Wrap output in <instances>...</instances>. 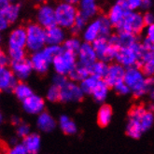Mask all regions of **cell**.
<instances>
[{
	"instance_id": "3",
	"label": "cell",
	"mask_w": 154,
	"mask_h": 154,
	"mask_svg": "<svg viewBox=\"0 0 154 154\" xmlns=\"http://www.w3.org/2000/svg\"><path fill=\"white\" fill-rule=\"evenodd\" d=\"M26 31V47L30 51L38 52L46 44L45 29L38 23H30L25 28Z\"/></svg>"
},
{
	"instance_id": "26",
	"label": "cell",
	"mask_w": 154,
	"mask_h": 154,
	"mask_svg": "<svg viewBox=\"0 0 154 154\" xmlns=\"http://www.w3.org/2000/svg\"><path fill=\"white\" fill-rule=\"evenodd\" d=\"M89 75L90 74H89L88 67H85L80 64H76L74 68L69 72L68 77L72 80H75V81L81 80L82 81L83 79L88 78Z\"/></svg>"
},
{
	"instance_id": "4",
	"label": "cell",
	"mask_w": 154,
	"mask_h": 154,
	"mask_svg": "<svg viewBox=\"0 0 154 154\" xmlns=\"http://www.w3.org/2000/svg\"><path fill=\"white\" fill-rule=\"evenodd\" d=\"M145 27L143 16L139 12L126 11L122 23L116 28L119 32H127L133 35H138Z\"/></svg>"
},
{
	"instance_id": "50",
	"label": "cell",
	"mask_w": 154,
	"mask_h": 154,
	"mask_svg": "<svg viewBox=\"0 0 154 154\" xmlns=\"http://www.w3.org/2000/svg\"><path fill=\"white\" fill-rule=\"evenodd\" d=\"M11 122H12L13 125H20L23 122H22V120L20 119L19 117L13 116V117L11 118Z\"/></svg>"
},
{
	"instance_id": "9",
	"label": "cell",
	"mask_w": 154,
	"mask_h": 154,
	"mask_svg": "<svg viewBox=\"0 0 154 154\" xmlns=\"http://www.w3.org/2000/svg\"><path fill=\"white\" fill-rule=\"evenodd\" d=\"M8 47L10 49L24 50L26 47V31L23 26L15 28L8 38Z\"/></svg>"
},
{
	"instance_id": "35",
	"label": "cell",
	"mask_w": 154,
	"mask_h": 154,
	"mask_svg": "<svg viewBox=\"0 0 154 154\" xmlns=\"http://www.w3.org/2000/svg\"><path fill=\"white\" fill-rule=\"evenodd\" d=\"M41 51L50 62H52L53 58L63 51V48H61L60 46H49Z\"/></svg>"
},
{
	"instance_id": "6",
	"label": "cell",
	"mask_w": 154,
	"mask_h": 154,
	"mask_svg": "<svg viewBox=\"0 0 154 154\" xmlns=\"http://www.w3.org/2000/svg\"><path fill=\"white\" fill-rule=\"evenodd\" d=\"M83 93L79 86L71 81L60 88V101L62 102H79L83 99Z\"/></svg>"
},
{
	"instance_id": "37",
	"label": "cell",
	"mask_w": 154,
	"mask_h": 154,
	"mask_svg": "<svg viewBox=\"0 0 154 154\" xmlns=\"http://www.w3.org/2000/svg\"><path fill=\"white\" fill-rule=\"evenodd\" d=\"M86 20L84 19V18L81 17L79 13L77 15V18L75 20V23L73 24V26L71 27V32L73 35H79L81 31H82V29L84 28V26L86 24Z\"/></svg>"
},
{
	"instance_id": "34",
	"label": "cell",
	"mask_w": 154,
	"mask_h": 154,
	"mask_svg": "<svg viewBox=\"0 0 154 154\" xmlns=\"http://www.w3.org/2000/svg\"><path fill=\"white\" fill-rule=\"evenodd\" d=\"M141 0H122L119 1V4L125 11H133L135 8L141 7Z\"/></svg>"
},
{
	"instance_id": "44",
	"label": "cell",
	"mask_w": 154,
	"mask_h": 154,
	"mask_svg": "<svg viewBox=\"0 0 154 154\" xmlns=\"http://www.w3.org/2000/svg\"><path fill=\"white\" fill-rule=\"evenodd\" d=\"M113 88L116 90V92H117L118 94H127L130 92L129 88L124 84L123 81H122V82H120L119 84H117V85L114 86Z\"/></svg>"
},
{
	"instance_id": "15",
	"label": "cell",
	"mask_w": 154,
	"mask_h": 154,
	"mask_svg": "<svg viewBox=\"0 0 154 154\" xmlns=\"http://www.w3.org/2000/svg\"><path fill=\"white\" fill-rule=\"evenodd\" d=\"M92 47L96 54V58L100 60V62L106 63L110 61L109 56H108L107 38L99 37L92 43Z\"/></svg>"
},
{
	"instance_id": "30",
	"label": "cell",
	"mask_w": 154,
	"mask_h": 154,
	"mask_svg": "<svg viewBox=\"0 0 154 154\" xmlns=\"http://www.w3.org/2000/svg\"><path fill=\"white\" fill-rule=\"evenodd\" d=\"M60 125L61 129L66 134H74L77 133V126L74 122H72L66 115L60 117Z\"/></svg>"
},
{
	"instance_id": "31",
	"label": "cell",
	"mask_w": 154,
	"mask_h": 154,
	"mask_svg": "<svg viewBox=\"0 0 154 154\" xmlns=\"http://www.w3.org/2000/svg\"><path fill=\"white\" fill-rule=\"evenodd\" d=\"M101 79H98L96 77L94 76H89L88 78H86L85 79H83L80 83V90L82 91L83 94H92L93 90L94 89L97 81Z\"/></svg>"
},
{
	"instance_id": "46",
	"label": "cell",
	"mask_w": 154,
	"mask_h": 154,
	"mask_svg": "<svg viewBox=\"0 0 154 154\" xmlns=\"http://www.w3.org/2000/svg\"><path fill=\"white\" fill-rule=\"evenodd\" d=\"M143 20H144V24L145 25H151L153 23V14L151 12H147L145 13L143 16Z\"/></svg>"
},
{
	"instance_id": "36",
	"label": "cell",
	"mask_w": 154,
	"mask_h": 154,
	"mask_svg": "<svg viewBox=\"0 0 154 154\" xmlns=\"http://www.w3.org/2000/svg\"><path fill=\"white\" fill-rule=\"evenodd\" d=\"M139 122H140V126H141L142 132H145L148 129H149L151 127L152 123H153V114H152V112L147 111L140 118Z\"/></svg>"
},
{
	"instance_id": "38",
	"label": "cell",
	"mask_w": 154,
	"mask_h": 154,
	"mask_svg": "<svg viewBox=\"0 0 154 154\" xmlns=\"http://www.w3.org/2000/svg\"><path fill=\"white\" fill-rule=\"evenodd\" d=\"M8 55H10V59H11V62H17V61H22L24 58H26V53L24 50L21 49H10L8 50Z\"/></svg>"
},
{
	"instance_id": "22",
	"label": "cell",
	"mask_w": 154,
	"mask_h": 154,
	"mask_svg": "<svg viewBox=\"0 0 154 154\" xmlns=\"http://www.w3.org/2000/svg\"><path fill=\"white\" fill-rule=\"evenodd\" d=\"M125 12L126 11L118 3L116 5H114L110 8L109 12H108V17H107V19L109 21L111 26L114 25L115 27H117L119 25L123 19Z\"/></svg>"
},
{
	"instance_id": "54",
	"label": "cell",
	"mask_w": 154,
	"mask_h": 154,
	"mask_svg": "<svg viewBox=\"0 0 154 154\" xmlns=\"http://www.w3.org/2000/svg\"><path fill=\"white\" fill-rule=\"evenodd\" d=\"M0 41H1V35H0Z\"/></svg>"
},
{
	"instance_id": "17",
	"label": "cell",
	"mask_w": 154,
	"mask_h": 154,
	"mask_svg": "<svg viewBox=\"0 0 154 154\" xmlns=\"http://www.w3.org/2000/svg\"><path fill=\"white\" fill-rule=\"evenodd\" d=\"M30 62L32 65V68H34L39 74L46 73L49 68L50 63H51L46 57H45V55L42 53L41 51L35 52L32 55Z\"/></svg>"
},
{
	"instance_id": "21",
	"label": "cell",
	"mask_w": 154,
	"mask_h": 154,
	"mask_svg": "<svg viewBox=\"0 0 154 154\" xmlns=\"http://www.w3.org/2000/svg\"><path fill=\"white\" fill-rule=\"evenodd\" d=\"M38 126L43 132H51L56 126L53 118L47 112H41L38 119Z\"/></svg>"
},
{
	"instance_id": "43",
	"label": "cell",
	"mask_w": 154,
	"mask_h": 154,
	"mask_svg": "<svg viewBox=\"0 0 154 154\" xmlns=\"http://www.w3.org/2000/svg\"><path fill=\"white\" fill-rule=\"evenodd\" d=\"M7 154H27V152L23 145H16L12 149H8Z\"/></svg>"
},
{
	"instance_id": "47",
	"label": "cell",
	"mask_w": 154,
	"mask_h": 154,
	"mask_svg": "<svg viewBox=\"0 0 154 154\" xmlns=\"http://www.w3.org/2000/svg\"><path fill=\"white\" fill-rule=\"evenodd\" d=\"M153 34H154V28H153V24H151L148 27L147 38L146 39H148L150 42H153Z\"/></svg>"
},
{
	"instance_id": "25",
	"label": "cell",
	"mask_w": 154,
	"mask_h": 154,
	"mask_svg": "<svg viewBox=\"0 0 154 154\" xmlns=\"http://www.w3.org/2000/svg\"><path fill=\"white\" fill-rule=\"evenodd\" d=\"M107 92H108V86L106 85V83L103 79H99L94 89L93 90L92 94L96 101L102 102L106 98Z\"/></svg>"
},
{
	"instance_id": "5",
	"label": "cell",
	"mask_w": 154,
	"mask_h": 154,
	"mask_svg": "<svg viewBox=\"0 0 154 154\" xmlns=\"http://www.w3.org/2000/svg\"><path fill=\"white\" fill-rule=\"evenodd\" d=\"M54 69L58 75H68L69 72L76 66V55L69 51H64L55 56L52 60Z\"/></svg>"
},
{
	"instance_id": "40",
	"label": "cell",
	"mask_w": 154,
	"mask_h": 154,
	"mask_svg": "<svg viewBox=\"0 0 154 154\" xmlns=\"http://www.w3.org/2000/svg\"><path fill=\"white\" fill-rule=\"evenodd\" d=\"M29 134H30V126L28 124L22 122L20 125H18V128H17V134H18V137L24 138Z\"/></svg>"
},
{
	"instance_id": "2",
	"label": "cell",
	"mask_w": 154,
	"mask_h": 154,
	"mask_svg": "<svg viewBox=\"0 0 154 154\" xmlns=\"http://www.w3.org/2000/svg\"><path fill=\"white\" fill-rule=\"evenodd\" d=\"M56 24L65 28H71L73 26L78 15L77 8L68 2L60 3L54 8Z\"/></svg>"
},
{
	"instance_id": "23",
	"label": "cell",
	"mask_w": 154,
	"mask_h": 154,
	"mask_svg": "<svg viewBox=\"0 0 154 154\" xmlns=\"http://www.w3.org/2000/svg\"><path fill=\"white\" fill-rule=\"evenodd\" d=\"M117 38L119 48H130L132 45L137 42V35L127 32H119L117 34Z\"/></svg>"
},
{
	"instance_id": "13",
	"label": "cell",
	"mask_w": 154,
	"mask_h": 154,
	"mask_svg": "<svg viewBox=\"0 0 154 154\" xmlns=\"http://www.w3.org/2000/svg\"><path fill=\"white\" fill-rule=\"evenodd\" d=\"M23 106L27 113L39 114L44 109L45 102L40 96L33 94L23 101Z\"/></svg>"
},
{
	"instance_id": "12",
	"label": "cell",
	"mask_w": 154,
	"mask_h": 154,
	"mask_svg": "<svg viewBox=\"0 0 154 154\" xmlns=\"http://www.w3.org/2000/svg\"><path fill=\"white\" fill-rule=\"evenodd\" d=\"M11 66L13 75L19 79H25L26 78H28L33 69L30 60L27 58H24L22 61L11 62Z\"/></svg>"
},
{
	"instance_id": "24",
	"label": "cell",
	"mask_w": 154,
	"mask_h": 154,
	"mask_svg": "<svg viewBox=\"0 0 154 154\" xmlns=\"http://www.w3.org/2000/svg\"><path fill=\"white\" fill-rule=\"evenodd\" d=\"M112 117V107L108 105H103L98 111L97 115V122L98 124L105 127L109 123Z\"/></svg>"
},
{
	"instance_id": "7",
	"label": "cell",
	"mask_w": 154,
	"mask_h": 154,
	"mask_svg": "<svg viewBox=\"0 0 154 154\" xmlns=\"http://www.w3.org/2000/svg\"><path fill=\"white\" fill-rule=\"evenodd\" d=\"M125 73V69L119 64H113L107 67L106 74L104 77V81L109 87H114L117 84L123 81V77Z\"/></svg>"
},
{
	"instance_id": "16",
	"label": "cell",
	"mask_w": 154,
	"mask_h": 154,
	"mask_svg": "<svg viewBox=\"0 0 154 154\" xmlns=\"http://www.w3.org/2000/svg\"><path fill=\"white\" fill-rule=\"evenodd\" d=\"M45 39L50 46H59L65 39V33L61 27L54 25L45 30Z\"/></svg>"
},
{
	"instance_id": "1",
	"label": "cell",
	"mask_w": 154,
	"mask_h": 154,
	"mask_svg": "<svg viewBox=\"0 0 154 154\" xmlns=\"http://www.w3.org/2000/svg\"><path fill=\"white\" fill-rule=\"evenodd\" d=\"M123 82L130 91H132L135 98L149 93V90L152 92L153 89L152 78L145 79L142 72L135 67H129L127 70H125Z\"/></svg>"
},
{
	"instance_id": "27",
	"label": "cell",
	"mask_w": 154,
	"mask_h": 154,
	"mask_svg": "<svg viewBox=\"0 0 154 154\" xmlns=\"http://www.w3.org/2000/svg\"><path fill=\"white\" fill-rule=\"evenodd\" d=\"M21 10V5L20 4H10L6 10L1 13V15L7 20L8 23H13L18 16H19Z\"/></svg>"
},
{
	"instance_id": "18",
	"label": "cell",
	"mask_w": 154,
	"mask_h": 154,
	"mask_svg": "<svg viewBox=\"0 0 154 154\" xmlns=\"http://www.w3.org/2000/svg\"><path fill=\"white\" fill-rule=\"evenodd\" d=\"M99 11V8L93 0H83L79 2V11L78 13L86 21L94 17Z\"/></svg>"
},
{
	"instance_id": "39",
	"label": "cell",
	"mask_w": 154,
	"mask_h": 154,
	"mask_svg": "<svg viewBox=\"0 0 154 154\" xmlns=\"http://www.w3.org/2000/svg\"><path fill=\"white\" fill-rule=\"evenodd\" d=\"M47 98L51 102H57L60 101V89L56 86L52 85L47 94Z\"/></svg>"
},
{
	"instance_id": "14",
	"label": "cell",
	"mask_w": 154,
	"mask_h": 154,
	"mask_svg": "<svg viewBox=\"0 0 154 154\" xmlns=\"http://www.w3.org/2000/svg\"><path fill=\"white\" fill-rule=\"evenodd\" d=\"M17 83L18 81L11 70L4 66H0V91L11 92Z\"/></svg>"
},
{
	"instance_id": "8",
	"label": "cell",
	"mask_w": 154,
	"mask_h": 154,
	"mask_svg": "<svg viewBox=\"0 0 154 154\" xmlns=\"http://www.w3.org/2000/svg\"><path fill=\"white\" fill-rule=\"evenodd\" d=\"M38 25L42 28H51L56 25L55 15H54V8L49 5H42L38 8Z\"/></svg>"
},
{
	"instance_id": "19",
	"label": "cell",
	"mask_w": 154,
	"mask_h": 154,
	"mask_svg": "<svg viewBox=\"0 0 154 154\" xmlns=\"http://www.w3.org/2000/svg\"><path fill=\"white\" fill-rule=\"evenodd\" d=\"M22 145L27 154H38L40 149V137L38 134H29L23 138Z\"/></svg>"
},
{
	"instance_id": "52",
	"label": "cell",
	"mask_w": 154,
	"mask_h": 154,
	"mask_svg": "<svg viewBox=\"0 0 154 154\" xmlns=\"http://www.w3.org/2000/svg\"><path fill=\"white\" fill-rule=\"evenodd\" d=\"M6 148L7 147L5 146V145L4 144L2 145V142H0V149H6Z\"/></svg>"
},
{
	"instance_id": "11",
	"label": "cell",
	"mask_w": 154,
	"mask_h": 154,
	"mask_svg": "<svg viewBox=\"0 0 154 154\" xmlns=\"http://www.w3.org/2000/svg\"><path fill=\"white\" fill-rule=\"evenodd\" d=\"M79 64L82 65L85 67H89L96 62V54L92 47V44L90 43H83L80 46L79 51Z\"/></svg>"
},
{
	"instance_id": "51",
	"label": "cell",
	"mask_w": 154,
	"mask_h": 154,
	"mask_svg": "<svg viewBox=\"0 0 154 154\" xmlns=\"http://www.w3.org/2000/svg\"><path fill=\"white\" fill-rule=\"evenodd\" d=\"M150 4H151L150 1H142L141 2V7L145 8H148L150 7Z\"/></svg>"
},
{
	"instance_id": "28",
	"label": "cell",
	"mask_w": 154,
	"mask_h": 154,
	"mask_svg": "<svg viewBox=\"0 0 154 154\" xmlns=\"http://www.w3.org/2000/svg\"><path fill=\"white\" fill-rule=\"evenodd\" d=\"M107 67L108 66H106V63H103L100 61L95 62L94 64H93L92 66L88 67L89 74L90 76H94V77H96L98 79H102V78H104L106 74Z\"/></svg>"
},
{
	"instance_id": "48",
	"label": "cell",
	"mask_w": 154,
	"mask_h": 154,
	"mask_svg": "<svg viewBox=\"0 0 154 154\" xmlns=\"http://www.w3.org/2000/svg\"><path fill=\"white\" fill-rule=\"evenodd\" d=\"M8 25H10V23H8L5 18L0 14V31L5 30Z\"/></svg>"
},
{
	"instance_id": "45",
	"label": "cell",
	"mask_w": 154,
	"mask_h": 154,
	"mask_svg": "<svg viewBox=\"0 0 154 154\" xmlns=\"http://www.w3.org/2000/svg\"><path fill=\"white\" fill-rule=\"evenodd\" d=\"M11 61H10V58H8L6 53L0 49V66H4V67H7V66L10 64Z\"/></svg>"
},
{
	"instance_id": "49",
	"label": "cell",
	"mask_w": 154,
	"mask_h": 154,
	"mask_svg": "<svg viewBox=\"0 0 154 154\" xmlns=\"http://www.w3.org/2000/svg\"><path fill=\"white\" fill-rule=\"evenodd\" d=\"M10 4H11V2L8 1V0H0V14L6 10Z\"/></svg>"
},
{
	"instance_id": "33",
	"label": "cell",
	"mask_w": 154,
	"mask_h": 154,
	"mask_svg": "<svg viewBox=\"0 0 154 154\" xmlns=\"http://www.w3.org/2000/svg\"><path fill=\"white\" fill-rule=\"evenodd\" d=\"M80 46H81L80 41L76 38H72L66 40V42L64 44V49L63 50L73 53L74 55H77L79 49H80Z\"/></svg>"
},
{
	"instance_id": "10",
	"label": "cell",
	"mask_w": 154,
	"mask_h": 154,
	"mask_svg": "<svg viewBox=\"0 0 154 154\" xmlns=\"http://www.w3.org/2000/svg\"><path fill=\"white\" fill-rule=\"evenodd\" d=\"M115 59L122 66L134 67L135 63H137V54L131 47L120 48L118 50Z\"/></svg>"
},
{
	"instance_id": "32",
	"label": "cell",
	"mask_w": 154,
	"mask_h": 154,
	"mask_svg": "<svg viewBox=\"0 0 154 154\" xmlns=\"http://www.w3.org/2000/svg\"><path fill=\"white\" fill-rule=\"evenodd\" d=\"M98 20L100 21L101 28H100V35L99 37L108 38L111 35V24L108 21L107 17L106 16H101L98 18Z\"/></svg>"
},
{
	"instance_id": "53",
	"label": "cell",
	"mask_w": 154,
	"mask_h": 154,
	"mask_svg": "<svg viewBox=\"0 0 154 154\" xmlns=\"http://www.w3.org/2000/svg\"><path fill=\"white\" fill-rule=\"evenodd\" d=\"M2 120H3V117H2V114L0 113V123L2 122Z\"/></svg>"
},
{
	"instance_id": "20",
	"label": "cell",
	"mask_w": 154,
	"mask_h": 154,
	"mask_svg": "<svg viewBox=\"0 0 154 154\" xmlns=\"http://www.w3.org/2000/svg\"><path fill=\"white\" fill-rule=\"evenodd\" d=\"M100 28H101V24H100V21L98 19L93 22L92 23H90V25L86 28L83 35V38L86 41V43L91 44L96 38H99V35H100Z\"/></svg>"
},
{
	"instance_id": "41",
	"label": "cell",
	"mask_w": 154,
	"mask_h": 154,
	"mask_svg": "<svg viewBox=\"0 0 154 154\" xmlns=\"http://www.w3.org/2000/svg\"><path fill=\"white\" fill-rule=\"evenodd\" d=\"M153 64H154L153 60H151V61L145 63V64L142 66L140 70H142L141 72L143 73L144 76H148V78H149V76H151L153 74V67H154Z\"/></svg>"
},
{
	"instance_id": "42",
	"label": "cell",
	"mask_w": 154,
	"mask_h": 154,
	"mask_svg": "<svg viewBox=\"0 0 154 154\" xmlns=\"http://www.w3.org/2000/svg\"><path fill=\"white\" fill-rule=\"evenodd\" d=\"M67 81L68 80L65 76L56 75V76H54V78H53V85L58 87L60 89V88H62L63 86H64L67 82Z\"/></svg>"
},
{
	"instance_id": "29",
	"label": "cell",
	"mask_w": 154,
	"mask_h": 154,
	"mask_svg": "<svg viewBox=\"0 0 154 154\" xmlns=\"http://www.w3.org/2000/svg\"><path fill=\"white\" fill-rule=\"evenodd\" d=\"M13 92L15 95L22 101H23L24 99L28 98L29 96L34 94L32 89L23 82H18L13 89Z\"/></svg>"
}]
</instances>
